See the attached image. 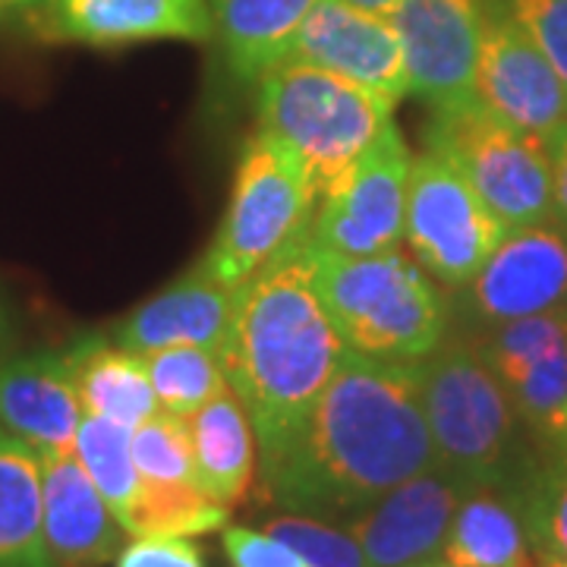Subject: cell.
Here are the masks:
<instances>
[{
    "label": "cell",
    "mask_w": 567,
    "mask_h": 567,
    "mask_svg": "<svg viewBox=\"0 0 567 567\" xmlns=\"http://www.w3.org/2000/svg\"><path fill=\"white\" fill-rule=\"evenodd\" d=\"M309 227L237 287L234 319L221 344L227 385L249 413L262 466L290 445L347 357L316 290Z\"/></svg>",
    "instance_id": "7a4b0ae2"
},
{
    "label": "cell",
    "mask_w": 567,
    "mask_h": 567,
    "mask_svg": "<svg viewBox=\"0 0 567 567\" xmlns=\"http://www.w3.org/2000/svg\"><path fill=\"white\" fill-rule=\"evenodd\" d=\"M196 483L215 502H244L256 476V432L244 401L227 385L193 416H186Z\"/></svg>",
    "instance_id": "7402d4cb"
},
{
    "label": "cell",
    "mask_w": 567,
    "mask_h": 567,
    "mask_svg": "<svg viewBox=\"0 0 567 567\" xmlns=\"http://www.w3.org/2000/svg\"><path fill=\"white\" fill-rule=\"evenodd\" d=\"M539 439L546 442L551 454H565V457H567V404L561 406V413H558V416L551 420V425H548V429L543 432V435H539Z\"/></svg>",
    "instance_id": "e575fe53"
},
{
    "label": "cell",
    "mask_w": 567,
    "mask_h": 567,
    "mask_svg": "<svg viewBox=\"0 0 567 567\" xmlns=\"http://www.w3.org/2000/svg\"><path fill=\"white\" fill-rule=\"evenodd\" d=\"M442 558L454 567H536L520 488L511 483L466 486Z\"/></svg>",
    "instance_id": "ffe728a7"
},
{
    "label": "cell",
    "mask_w": 567,
    "mask_h": 567,
    "mask_svg": "<svg viewBox=\"0 0 567 567\" xmlns=\"http://www.w3.org/2000/svg\"><path fill=\"white\" fill-rule=\"evenodd\" d=\"M476 102L498 121L539 140H548L567 121L565 82L495 0L483 10Z\"/></svg>",
    "instance_id": "7c38bea8"
},
{
    "label": "cell",
    "mask_w": 567,
    "mask_h": 567,
    "mask_svg": "<svg viewBox=\"0 0 567 567\" xmlns=\"http://www.w3.org/2000/svg\"><path fill=\"white\" fill-rule=\"evenodd\" d=\"M464 488V480L435 464L353 514L344 527L363 551L365 567H420L442 558Z\"/></svg>",
    "instance_id": "4fadbf2b"
},
{
    "label": "cell",
    "mask_w": 567,
    "mask_h": 567,
    "mask_svg": "<svg viewBox=\"0 0 567 567\" xmlns=\"http://www.w3.org/2000/svg\"><path fill=\"white\" fill-rule=\"evenodd\" d=\"M425 148L464 174L505 230L555 218L548 140L498 121L480 102L432 111Z\"/></svg>",
    "instance_id": "52a82bcc"
},
{
    "label": "cell",
    "mask_w": 567,
    "mask_h": 567,
    "mask_svg": "<svg viewBox=\"0 0 567 567\" xmlns=\"http://www.w3.org/2000/svg\"><path fill=\"white\" fill-rule=\"evenodd\" d=\"M0 341H3V309H0Z\"/></svg>",
    "instance_id": "ab89813d"
},
{
    "label": "cell",
    "mask_w": 567,
    "mask_h": 567,
    "mask_svg": "<svg viewBox=\"0 0 567 567\" xmlns=\"http://www.w3.org/2000/svg\"><path fill=\"white\" fill-rule=\"evenodd\" d=\"M41 457V527L54 567H104L117 558L123 527L73 451Z\"/></svg>",
    "instance_id": "e0dca14e"
},
{
    "label": "cell",
    "mask_w": 567,
    "mask_h": 567,
    "mask_svg": "<svg viewBox=\"0 0 567 567\" xmlns=\"http://www.w3.org/2000/svg\"><path fill=\"white\" fill-rule=\"evenodd\" d=\"M133 461H136L142 480L196 483L186 420L167 413V410H155L145 423L133 429Z\"/></svg>",
    "instance_id": "f1b7e54d"
},
{
    "label": "cell",
    "mask_w": 567,
    "mask_h": 567,
    "mask_svg": "<svg viewBox=\"0 0 567 567\" xmlns=\"http://www.w3.org/2000/svg\"><path fill=\"white\" fill-rule=\"evenodd\" d=\"M413 155L394 121L360 155L319 215H312V244L334 256H372L404 240L406 183Z\"/></svg>",
    "instance_id": "9c48e42d"
},
{
    "label": "cell",
    "mask_w": 567,
    "mask_h": 567,
    "mask_svg": "<svg viewBox=\"0 0 567 567\" xmlns=\"http://www.w3.org/2000/svg\"><path fill=\"white\" fill-rule=\"evenodd\" d=\"M319 0H212L215 39L237 82H256L281 61Z\"/></svg>",
    "instance_id": "603a6c76"
},
{
    "label": "cell",
    "mask_w": 567,
    "mask_h": 567,
    "mask_svg": "<svg viewBox=\"0 0 567 567\" xmlns=\"http://www.w3.org/2000/svg\"><path fill=\"white\" fill-rule=\"evenodd\" d=\"M114 567H205V555L183 536H136L117 551Z\"/></svg>",
    "instance_id": "d6a6232c"
},
{
    "label": "cell",
    "mask_w": 567,
    "mask_h": 567,
    "mask_svg": "<svg viewBox=\"0 0 567 567\" xmlns=\"http://www.w3.org/2000/svg\"><path fill=\"white\" fill-rule=\"evenodd\" d=\"M237 306V287L212 278L203 265L164 287L117 324V344L130 353L164 347H205L221 353Z\"/></svg>",
    "instance_id": "ac0fdd59"
},
{
    "label": "cell",
    "mask_w": 567,
    "mask_h": 567,
    "mask_svg": "<svg viewBox=\"0 0 567 567\" xmlns=\"http://www.w3.org/2000/svg\"><path fill=\"white\" fill-rule=\"evenodd\" d=\"M281 61L322 66L363 85L391 107L406 95V66L391 17L353 7L350 0H319Z\"/></svg>",
    "instance_id": "5bb4252c"
},
{
    "label": "cell",
    "mask_w": 567,
    "mask_h": 567,
    "mask_svg": "<svg viewBox=\"0 0 567 567\" xmlns=\"http://www.w3.org/2000/svg\"><path fill=\"white\" fill-rule=\"evenodd\" d=\"M476 344L520 423L543 435L567 404V309L492 324Z\"/></svg>",
    "instance_id": "2e32d148"
},
{
    "label": "cell",
    "mask_w": 567,
    "mask_h": 567,
    "mask_svg": "<svg viewBox=\"0 0 567 567\" xmlns=\"http://www.w3.org/2000/svg\"><path fill=\"white\" fill-rule=\"evenodd\" d=\"M312 208L316 189L303 158L259 130L246 142L227 212L199 265L227 287H240L303 234Z\"/></svg>",
    "instance_id": "8992f818"
},
{
    "label": "cell",
    "mask_w": 567,
    "mask_h": 567,
    "mask_svg": "<svg viewBox=\"0 0 567 567\" xmlns=\"http://www.w3.org/2000/svg\"><path fill=\"white\" fill-rule=\"evenodd\" d=\"M353 7L369 10V13H379V17H391V10L398 7V0H350Z\"/></svg>",
    "instance_id": "d590c367"
},
{
    "label": "cell",
    "mask_w": 567,
    "mask_h": 567,
    "mask_svg": "<svg viewBox=\"0 0 567 567\" xmlns=\"http://www.w3.org/2000/svg\"><path fill=\"white\" fill-rule=\"evenodd\" d=\"M265 533H271L284 546L293 548L306 567H365L363 551L357 546L353 533L334 520L284 511L265 524Z\"/></svg>",
    "instance_id": "f546056e"
},
{
    "label": "cell",
    "mask_w": 567,
    "mask_h": 567,
    "mask_svg": "<svg viewBox=\"0 0 567 567\" xmlns=\"http://www.w3.org/2000/svg\"><path fill=\"white\" fill-rule=\"evenodd\" d=\"M536 567H567V561H558V558H536Z\"/></svg>",
    "instance_id": "8d00e7d4"
},
{
    "label": "cell",
    "mask_w": 567,
    "mask_h": 567,
    "mask_svg": "<svg viewBox=\"0 0 567 567\" xmlns=\"http://www.w3.org/2000/svg\"><path fill=\"white\" fill-rule=\"evenodd\" d=\"M73 454L123 527L142 483L133 461V429L102 416H82Z\"/></svg>",
    "instance_id": "484cf974"
},
{
    "label": "cell",
    "mask_w": 567,
    "mask_h": 567,
    "mask_svg": "<svg viewBox=\"0 0 567 567\" xmlns=\"http://www.w3.org/2000/svg\"><path fill=\"white\" fill-rule=\"evenodd\" d=\"M416 369L439 464L466 486H517L529 470L520 416L476 338H445Z\"/></svg>",
    "instance_id": "277c9868"
},
{
    "label": "cell",
    "mask_w": 567,
    "mask_h": 567,
    "mask_svg": "<svg viewBox=\"0 0 567 567\" xmlns=\"http://www.w3.org/2000/svg\"><path fill=\"white\" fill-rule=\"evenodd\" d=\"M82 406L61 353L39 350L0 363V429L39 454L73 451Z\"/></svg>",
    "instance_id": "d6986e66"
},
{
    "label": "cell",
    "mask_w": 567,
    "mask_h": 567,
    "mask_svg": "<svg viewBox=\"0 0 567 567\" xmlns=\"http://www.w3.org/2000/svg\"><path fill=\"white\" fill-rule=\"evenodd\" d=\"M546 54L567 89V0H495Z\"/></svg>",
    "instance_id": "4dcf8cb0"
},
{
    "label": "cell",
    "mask_w": 567,
    "mask_h": 567,
    "mask_svg": "<svg viewBox=\"0 0 567 567\" xmlns=\"http://www.w3.org/2000/svg\"><path fill=\"white\" fill-rule=\"evenodd\" d=\"M0 3H3V0H0Z\"/></svg>",
    "instance_id": "60d3db41"
},
{
    "label": "cell",
    "mask_w": 567,
    "mask_h": 567,
    "mask_svg": "<svg viewBox=\"0 0 567 567\" xmlns=\"http://www.w3.org/2000/svg\"><path fill=\"white\" fill-rule=\"evenodd\" d=\"M259 126L300 158L316 196H331L391 121V104L322 66L278 61L259 76Z\"/></svg>",
    "instance_id": "5b68a950"
},
{
    "label": "cell",
    "mask_w": 567,
    "mask_h": 567,
    "mask_svg": "<svg viewBox=\"0 0 567 567\" xmlns=\"http://www.w3.org/2000/svg\"><path fill=\"white\" fill-rule=\"evenodd\" d=\"M61 357L76 388L82 416H102L136 429L158 410L142 357L117 341L85 334L61 350Z\"/></svg>",
    "instance_id": "44dd1931"
},
{
    "label": "cell",
    "mask_w": 567,
    "mask_h": 567,
    "mask_svg": "<svg viewBox=\"0 0 567 567\" xmlns=\"http://www.w3.org/2000/svg\"><path fill=\"white\" fill-rule=\"evenodd\" d=\"M148 382L155 391L158 410L174 416H193L203 404L227 388L224 363L218 350L205 347H164L152 353H140Z\"/></svg>",
    "instance_id": "4316f807"
},
{
    "label": "cell",
    "mask_w": 567,
    "mask_h": 567,
    "mask_svg": "<svg viewBox=\"0 0 567 567\" xmlns=\"http://www.w3.org/2000/svg\"><path fill=\"white\" fill-rule=\"evenodd\" d=\"M0 567H54L41 527V457L0 429Z\"/></svg>",
    "instance_id": "cb8c5ba5"
},
{
    "label": "cell",
    "mask_w": 567,
    "mask_h": 567,
    "mask_svg": "<svg viewBox=\"0 0 567 567\" xmlns=\"http://www.w3.org/2000/svg\"><path fill=\"white\" fill-rule=\"evenodd\" d=\"M230 507L205 495L196 483H155L142 480L123 533L130 536H205L227 527Z\"/></svg>",
    "instance_id": "d4e9b609"
},
{
    "label": "cell",
    "mask_w": 567,
    "mask_h": 567,
    "mask_svg": "<svg viewBox=\"0 0 567 567\" xmlns=\"http://www.w3.org/2000/svg\"><path fill=\"white\" fill-rule=\"evenodd\" d=\"M230 567H306V561L265 529L227 527L221 536Z\"/></svg>",
    "instance_id": "1f68e13d"
},
{
    "label": "cell",
    "mask_w": 567,
    "mask_h": 567,
    "mask_svg": "<svg viewBox=\"0 0 567 567\" xmlns=\"http://www.w3.org/2000/svg\"><path fill=\"white\" fill-rule=\"evenodd\" d=\"M420 567H454L451 561H445V558H435V561H425V565Z\"/></svg>",
    "instance_id": "f35d334b"
},
{
    "label": "cell",
    "mask_w": 567,
    "mask_h": 567,
    "mask_svg": "<svg viewBox=\"0 0 567 567\" xmlns=\"http://www.w3.org/2000/svg\"><path fill=\"white\" fill-rule=\"evenodd\" d=\"M505 237L480 193L445 155L423 148L410 164L404 240L425 275L461 290Z\"/></svg>",
    "instance_id": "ba28073f"
},
{
    "label": "cell",
    "mask_w": 567,
    "mask_h": 567,
    "mask_svg": "<svg viewBox=\"0 0 567 567\" xmlns=\"http://www.w3.org/2000/svg\"><path fill=\"white\" fill-rule=\"evenodd\" d=\"M316 290L350 353L420 363L447 338L445 297L401 246L372 256L316 246Z\"/></svg>",
    "instance_id": "3957f363"
},
{
    "label": "cell",
    "mask_w": 567,
    "mask_h": 567,
    "mask_svg": "<svg viewBox=\"0 0 567 567\" xmlns=\"http://www.w3.org/2000/svg\"><path fill=\"white\" fill-rule=\"evenodd\" d=\"M391 22L404 51L406 95L429 111H461L476 102L480 0H398Z\"/></svg>",
    "instance_id": "30bf717a"
},
{
    "label": "cell",
    "mask_w": 567,
    "mask_h": 567,
    "mask_svg": "<svg viewBox=\"0 0 567 567\" xmlns=\"http://www.w3.org/2000/svg\"><path fill=\"white\" fill-rule=\"evenodd\" d=\"M13 3H20V7H25V10H35V7H41L44 0H13Z\"/></svg>",
    "instance_id": "74e56055"
},
{
    "label": "cell",
    "mask_w": 567,
    "mask_h": 567,
    "mask_svg": "<svg viewBox=\"0 0 567 567\" xmlns=\"http://www.w3.org/2000/svg\"><path fill=\"white\" fill-rule=\"evenodd\" d=\"M548 162H551L555 218L561 224H567V121L548 136Z\"/></svg>",
    "instance_id": "836d02e7"
},
{
    "label": "cell",
    "mask_w": 567,
    "mask_h": 567,
    "mask_svg": "<svg viewBox=\"0 0 567 567\" xmlns=\"http://www.w3.org/2000/svg\"><path fill=\"white\" fill-rule=\"evenodd\" d=\"M435 464L416 363L347 350L290 445L262 466V488L284 511L347 524Z\"/></svg>",
    "instance_id": "6da1fadb"
},
{
    "label": "cell",
    "mask_w": 567,
    "mask_h": 567,
    "mask_svg": "<svg viewBox=\"0 0 567 567\" xmlns=\"http://www.w3.org/2000/svg\"><path fill=\"white\" fill-rule=\"evenodd\" d=\"M520 488L529 546L536 558L567 561V457L548 454L543 464H529Z\"/></svg>",
    "instance_id": "83f0119b"
},
{
    "label": "cell",
    "mask_w": 567,
    "mask_h": 567,
    "mask_svg": "<svg viewBox=\"0 0 567 567\" xmlns=\"http://www.w3.org/2000/svg\"><path fill=\"white\" fill-rule=\"evenodd\" d=\"M44 41L121 48L136 41H208L215 35L205 0H44L32 10Z\"/></svg>",
    "instance_id": "9a60e30c"
},
{
    "label": "cell",
    "mask_w": 567,
    "mask_h": 567,
    "mask_svg": "<svg viewBox=\"0 0 567 567\" xmlns=\"http://www.w3.org/2000/svg\"><path fill=\"white\" fill-rule=\"evenodd\" d=\"M461 290L466 319L486 328L567 309V224L548 218L505 230Z\"/></svg>",
    "instance_id": "8fae6325"
}]
</instances>
